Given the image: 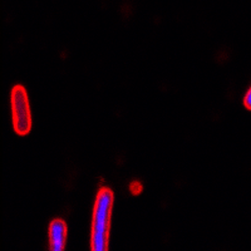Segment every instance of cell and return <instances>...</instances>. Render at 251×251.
Masks as SVG:
<instances>
[{"label": "cell", "instance_id": "cell-1", "mask_svg": "<svg viewBox=\"0 0 251 251\" xmlns=\"http://www.w3.org/2000/svg\"><path fill=\"white\" fill-rule=\"evenodd\" d=\"M113 191L108 187H100L97 192L92 221L91 249L93 251H106L108 249L109 226H111Z\"/></svg>", "mask_w": 251, "mask_h": 251}, {"label": "cell", "instance_id": "cell-2", "mask_svg": "<svg viewBox=\"0 0 251 251\" xmlns=\"http://www.w3.org/2000/svg\"><path fill=\"white\" fill-rule=\"evenodd\" d=\"M10 100H12L13 127L15 133L19 136H26L31 129V114L25 88L20 84L13 87Z\"/></svg>", "mask_w": 251, "mask_h": 251}, {"label": "cell", "instance_id": "cell-3", "mask_svg": "<svg viewBox=\"0 0 251 251\" xmlns=\"http://www.w3.org/2000/svg\"><path fill=\"white\" fill-rule=\"evenodd\" d=\"M67 224L62 219L53 220L49 225V249L62 251L66 248Z\"/></svg>", "mask_w": 251, "mask_h": 251}, {"label": "cell", "instance_id": "cell-4", "mask_svg": "<svg viewBox=\"0 0 251 251\" xmlns=\"http://www.w3.org/2000/svg\"><path fill=\"white\" fill-rule=\"evenodd\" d=\"M244 106H245L249 111H251V87L248 91V93L245 94V98H244Z\"/></svg>", "mask_w": 251, "mask_h": 251}]
</instances>
